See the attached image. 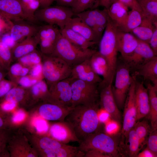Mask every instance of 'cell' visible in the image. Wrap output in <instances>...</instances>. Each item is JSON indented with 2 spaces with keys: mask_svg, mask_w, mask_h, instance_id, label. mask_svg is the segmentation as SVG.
<instances>
[{
  "mask_svg": "<svg viewBox=\"0 0 157 157\" xmlns=\"http://www.w3.org/2000/svg\"><path fill=\"white\" fill-rule=\"evenodd\" d=\"M71 78L72 107L79 105L92 106L99 103V84Z\"/></svg>",
  "mask_w": 157,
  "mask_h": 157,
  "instance_id": "obj_6",
  "label": "cell"
},
{
  "mask_svg": "<svg viewBox=\"0 0 157 157\" xmlns=\"http://www.w3.org/2000/svg\"><path fill=\"white\" fill-rule=\"evenodd\" d=\"M7 74L6 72L0 69V81L5 78Z\"/></svg>",
  "mask_w": 157,
  "mask_h": 157,
  "instance_id": "obj_59",
  "label": "cell"
},
{
  "mask_svg": "<svg viewBox=\"0 0 157 157\" xmlns=\"http://www.w3.org/2000/svg\"><path fill=\"white\" fill-rule=\"evenodd\" d=\"M143 16L139 3H136L129 11L128 15L124 22L117 27L119 30L130 33L141 23Z\"/></svg>",
  "mask_w": 157,
  "mask_h": 157,
  "instance_id": "obj_25",
  "label": "cell"
},
{
  "mask_svg": "<svg viewBox=\"0 0 157 157\" xmlns=\"http://www.w3.org/2000/svg\"></svg>",
  "mask_w": 157,
  "mask_h": 157,
  "instance_id": "obj_64",
  "label": "cell"
},
{
  "mask_svg": "<svg viewBox=\"0 0 157 157\" xmlns=\"http://www.w3.org/2000/svg\"><path fill=\"white\" fill-rule=\"evenodd\" d=\"M114 135L96 132L81 141L78 147L84 152L94 150L101 152L108 157L122 156L119 141Z\"/></svg>",
  "mask_w": 157,
  "mask_h": 157,
  "instance_id": "obj_2",
  "label": "cell"
},
{
  "mask_svg": "<svg viewBox=\"0 0 157 157\" xmlns=\"http://www.w3.org/2000/svg\"><path fill=\"white\" fill-rule=\"evenodd\" d=\"M28 74L31 77L39 81L44 79L42 63L35 65L31 67Z\"/></svg>",
  "mask_w": 157,
  "mask_h": 157,
  "instance_id": "obj_46",
  "label": "cell"
},
{
  "mask_svg": "<svg viewBox=\"0 0 157 157\" xmlns=\"http://www.w3.org/2000/svg\"><path fill=\"white\" fill-rule=\"evenodd\" d=\"M90 65L94 72L99 76L102 77L101 85H106L113 82L110 69L106 59L98 51H96L89 58Z\"/></svg>",
  "mask_w": 157,
  "mask_h": 157,
  "instance_id": "obj_20",
  "label": "cell"
},
{
  "mask_svg": "<svg viewBox=\"0 0 157 157\" xmlns=\"http://www.w3.org/2000/svg\"><path fill=\"white\" fill-rule=\"evenodd\" d=\"M99 106V103L92 106H76L65 118L64 121L70 126L80 142L96 132L100 123L98 118Z\"/></svg>",
  "mask_w": 157,
  "mask_h": 157,
  "instance_id": "obj_1",
  "label": "cell"
},
{
  "mask_svg": "<svg viewBox=\"0 0 157 157\" xmlns=\"http://www.w3.org/2000/svg\"><path fill=\"white\" fill-rule=\"evenodd\" d=\"M70 77L93 84H99L102 81L92 69L89 59L72 67Z\"/></svg>",
  "mask_w": 157,
  "mask_h": 157,
  "instance_id": "obj_19",
  "label": "cell"
},
{
  "mask_svg": "<svg viewBox=\"0 0 157 157\" xmlns=\"http://www.w3.org/2000/svg\"><path fill=\"white\" fill-rule=\"evenodd\" d=\"M147 147L157 155V130L151 129L147 138Z\"/></svg>",
  "mask_w": 157,
  "mask_h": 157,
  "instance_id": "obj_42",
  "label": "cell"
},
{
  "mask_svg": "<svg viewBox=\"0 0 157 157\" xmlns=\"http://www.w3.org/2000/svg\"><path fill=\"white\" fill-rule=\"evenodd\" d=\"M133 128L138 138L142 148L146 144L147 136L151 129L148 122L145 120L136 122Z\"/></svg>",
  "mask_w": 157,
  "mask_h": 157,
  "instance_id": "obj_36",
  "label": "cell"
},
{
  "mask_svg": "<svg viewBox=\"0 0 157 157\" xmlns=\"http://www.w3.org/2000/svg\"><path fill=\"white\" fill-rule=\"evenodd\" d=\"M135 102L137 111V121L147 116L149 111V95L147 88L142 82L136 80L135 90Z\"/></svg>",
  "mask_w": 157,
  "mask_h": 157,
  "instance_id": "obj_21",
  "label": "cell"
},
{
  "mask_svg": "<svg viewBox=\"0 0 157 157\" xmlns=\"http://www.w3.org/2000/svg\"><path fill=\"white\" fill-rule=\"evenodd\" d=\"M148 94L149 111V115L151 129H157V86L149 83L147 88Z\"/></svg>",
  "mask_w": 157,
  "mask_h": 157,
  "instance_id": "obj_32",
  "label": "cell"
},
{
  "mask_svg": "<svg viewBox=\"0 0 157 157\" xmlns=\"http://www.w3.org/2000/svg\"><path fill=\"white\" fill-rule=\"evenodd\" d=\"M28 157H34V156L33 154H29L28 155Z\"/></svg>",
  "mask_w": 157,
  "mask_h": 157,
  "instance_id": "obj_62",
  "label": "cell"
},
{
  "mask_svg": "<svg viewBox=\"0 0 157 157\" xmlns=\"http://www.w3.org/2000/svg\"><path fill=\"white\" fill-rule=\"evenodd\" d=\"M39 27L25 20L13 21L8 32L13 41L17 43L27 37L34 36Z\"/></svg>",
  "mask_w": 157,
  "mask_h": 157,
  "instance_id": "obj_17",
  "label": "cell"
},
{
  "mask_svg": "<svg viewBox=\"0 0 157 157\" xmlns=\"http://www.w3.org/2000/svg\"><path fill=\"white\" fill-rule=\"evenodd\" d=\"M128 8L117 1L106 9L109 18L117 27L121 25L126 19L128 13Z\"/></svg>",
  "mask_w": 157,
  "mask_h": 157,
  "instance_id": "obj_29",
  "label": "cell"
},
{
  "mask_svg": "<svg viewBox=\"0 0 157 157\" xmlns=\"http://www.w3.org/2000/svg\"><path fill=\"white\" fill-rule=\"evenodd\" d=\"M25 114L22 110L18 111L13 116L12 120L14 122H18L22 121L24 118Z\"/></svg>",
  "mask_w": 157,
  "mask_h": 157,
  "instance_id": "obj_54",
  "label": "cell"
},
{
  "mask_svg": "<svg viewBox=\"0 0 157 157\" xmlns=\"http://www.w3.org/2000/svg\"><path fill=\"white\" fill-rule=\"evenodd\" d=\"M42 73L48 87L70 77L72 68L61 59L42 54Z\"/></svg>",
  "mask_w": 157,
  "mask_h": 157,
  "instance_id": "obj_5",
  "label": "cell"
},
{
  "mask_svg": "<svg viewBox=\"0 0 157 157\" xmlns=\"http://www.w3.org/2000/svg\"><path fill=\"white\" fill-rule=\"evenodd\" d=\"M105 130L106 133L110 135H116L119 129V122L114 119H110L105 123Z\"/></svg>",
  "mask_w": 157,
  "mask_h": 157,
  "instance_id": "obj_44",
  "label": "cell"
},
{
  "mask_svg": "<svg viewBox=\"0 0 157 157\" xmlns=\"http://www.w3.org/2000/svg\"><path fill=\"white\" fill-rule=\"evenodd\" d=\"M78 0H55L58 5L66 7H73Z\"/></svg>",
  "mask_w": 157,
  "mask_h": 157,
  "instance_id": "obj_51",
  "label": "cell"
},
{
  "mask_svg": "<svg viewBox=\"0 0 157 157\" xmlns=\"http://www.w3.org/2000/svg\"><path fill=\"white\" fill-rule=\"evenodd\" d=\"M74 15L72 8L59 5L38 9L35 13L39 21L56 25L60 29L65 27Z\"/></svg>",
  "mask_w": 157,
  "mask_h": 157,
  "instance_id": "obj_7",
  "label": "cell"
},
{
  "mask_svg": "<svg viewBox=\"0 0 157 157\" xmlns=\"http://www.w3.org/2000/svg\"><path fill=\"white\" fill-rule=\"evenodd\" d=\"M117 27L109 18L106 28L99 43V53L104 56L108 64L111 78L113 80L117 67L118 52L117 44Z\"/></svg>",
  "mask_w": 157,
  "mask_h": 157,
  "instance_id": "obj_4",
  "label": "cell"
},
{
  "mask_svg": "<svg viewBox=\"0 0 157 157\" xmlns=\"http://www.w3.org/2000/svg\"><path fill=\"white\" fill-rule=\"evenodd\" d=\"M96 51L90 48L83 49L74 45L60 33L50 55L61 59L72 68L89 59Z\"/></svg>",
  "mask_w": 157,
  "mask_h": 157,
  "instance_id": "obj_3",
  "label": "cell"
},
{
  "mask_svg": "<svg viewBox=\"0 0 157 157\" xmlns=\"http://www.w3.org/2000/svg\"><path fill=\"white\" fill-rule=\"evenodd\" d=\"M85 157H108L106 154L94 150H90L85 152Z\"/></svg>",
  "mask_w": 157,
  "mask_h": 157,
  "instance_id": "obj_52",
  "label": "cell"
},
{
  "mask_svg": "<svg viewBox=\"0 0 157 157\" xmlns=\"http://www.w3.org/2000/svg\"><path fill=\"white\" fill-rule=\"evenodd\" d=\"M141 8L143 17L157 24V0H137Z\"/></svg>",
  "mask_w": 157,
  "mask_h": 157,
  "instance_id": "obj_33",
  "label": "cell"
},
{
  "mask_svg": "<svg viewBox=\"0 0 157 157\" xmlns=\"http://www.w3.org/2000/svg\"><path fill=\"white\" fill-rule=\"evenodd\" d=\"M30 68L24 66L19 62L11 65L8 71V74L10 80L16 83L20 77L28 74Z\"/></svg>",
  "mask_w": 157,
  "mask_h": 157,
  "instance_id": "obj_35",
  "label": "cell"
},
{
  "mask_svg": "<svg viewBox=\"0 0 157 157\" xmlns=\"http://www.w3.org/2000/svg\"><path fill=\"white\" fill-rule=\"evenodd\" d=\"M130 69L125 63L117 67L115 73L112 91L117 105L119 109L124 107L126 97L132 83L133 76L130 75Z\"/></svg>",
  "mask_w": 157,
  "mask_h": 157,
  "instance_id": "obj_8",
  "label": "cell"
},
{
  "mask_svg": "<svg viewBox=\"0 0 157 157\" xmlns=\"http://www.w3.org/2000/svg\"><path fill=\"white\" fill-rule=\"evenodd\" d=\"M0 14L13 21L25 20L32 23L24 12L21 0H0Z\"/></svg>",
  "mask_w": 157,
  "mask_h": 157,
  "instance_id": "obj_16",
  "label": "cell"
},
{
  "mask_svg": "<svg viewBox=\"0 0 157 157\" xmlns=\"http://www.w3.org/2000/svg\"><path fill=\"white\" fill-rule=\"evenodd\" d=\"M50 132L55 139L65 144L80 142L72 129L64 121L53 124L50 128Z\"/></svg>",
  "mask_w": 157,
  "mask_h": 157,
  "instance_id": "obj_23",
  "label": "cell"
},
{
  "mask_svg": "<svg viewBox=\"0 0 157 157\" xmlns=\"http://www.w3.org/2000/svg\"><path fill=\"white\" fill-rule=\"evenodd\" d=\"M1 138H0V153H1Z\"/></svg>",
  "mask_w": 157,
  "mask_h": 157,
  "instance_id": "obj_61",
  "label": "cell"
},
{
  "mask_svg": "<svg viewBox=\"0 0 157 157\" xmlns=\"http://www.w3.org/2000/svg\"><path fill=\"white\" fill-rule=\"evenodd\" d=\"M13 61L11 49L0 39V69L7 72Z\"/></svg>",
  "mask_w": 157,
  "mask_h": 157,
  "instance_id": "obj_34",
  "label": "cell"
},
{
  "mask_svg": "<svg viewBox=\"0 0 157 157\" xmlns=\"http://www.w3.org/2000/svg\"><path fill=\"white\" fill-rule=\"evenodd\" d=\"M110 114L101 108L99 110L98 118L100 123H105L110 119Z\"/></svg>",
  "mask_w": 157,
  "mask_h": 157,
  "instance_id": "obj_49",
  "label": "cell"
},
{
  "mask_svg": "<svg viewBox=\"0 0 157 157\" xmlns=\"http://www.w3.org/2000/svg\"><path fill=\"white\" fill-rule=\"evenodd\" d=\"M23 9L32 22L36 23L39 21L35 16V13L40 6L39 0H21Z\"/></svg>",
  "mask_w": 157,
  "mask_h": 157,
  "instance_id": "obj_37",
  "label": "cell"
},
{
  "mask_svg": "<svg viewBox=\"0 0 157 157\" xmlns=\"http://www.w3.org/2000/svg\"><path fill=\"white\" fill-rule=\"evenodd\" d=\"M75 15L81 18L91 28L94 33L96 42L99 43L109 18L106 9L89 10Z\"/></svg>",
  "mask_w": 157,
  "mask_h": 157,
  "instance_id": "obj_10",
  "label": "cell"
},
{
  "mask_svg": "<svg viewBox=\"0 0 157 157\" xmlns=\"http://www.w3.org/2000/svg\"><path fill=\"white\" fill-rule=\"evenodd\" d=\"M39 144L48 157H84L85 154L78 147L68 145L48 137L42 138Z\"/></svg>",
  "mask_w": 157,
  "mask_h": 157,
  "instance_id": "obj_9",
  "label": "cell"
},
{
  "mask_svg": "<svg viewBox=\"0 0 157 157\" xmlns=\"http://www.w3.org/2000/svg\"><path fill=\"white\" fill-rule=\"evenodd\" d=\"M125 6L131 9L138 2L137 0H118Z\"/></svg>",
  "mask_w": 157,
  "mask_h": 157,
  "instance_id": "obj_57",
  "label": "cell"
},
{
  "mask_svg": "<svg viewBox=\"0 0 157 157\" xmlns=\"http://www.w3.org/2000/svg\"><path fill=\"white\" fill-rule=\"evenodd\" d=\"M117 47L124 61L133 53L137 47L138 40L132 34L118 29L116 34Z\"/></svg>",
  "mask_w": 157,
  "mask_h": 157,
  "instance_id": "obj_18",
  "label": "cell"
},
{
  "mask_svg": "<svg viewBox=\"0 0 157 157\" xmlns=\"http://www.w3.org/2000/svg\"><path fill=\"white\" fill-rule=\"evenodd\" d=\"M135 74L142 76L144 80H149L153 85L157 86V57L147 62L141 66Z\"/></svg>",
  "mask_w": 157,
  "mask_h": 157,
  "instance_id": "obj_31",
  "label": "cell"
},
{
  "mask_svg": "<svg viewBox=\"0 0 157 157\" xmlns=\"http://www.w3.org/2000/svg\"><path fill=\"white\" fill-rule=\"evenodd\" d=\"M60 34L59 29L53 25L48 24L39 26L35 36L42 54L48 55L52 54Z\"/></svg>",
  "mask_w": 157,
  "mask_h": 157,
  "instance_id": "obj_12",
  "label": "cell"
},
{
  "mask_svg": "<svg viewBox=\"0 0 157 157\" xmlns=\"http://www.w3.org/2000/svg\"><path fill=\"white\" fill-rule=\"evenodd\" d=\"M59 31L61 35L69 41L83 49L90 48L97 43L87 40L80 34L67 27L59 29Z\"/></svg>",
  "mask_w": 157,
  "mask_h": 157,
  "instance_id": "obj_30",
  "label": "cell"
},
{
  "mask_svg": "<svg viewBox=\"0 0 157 157\" xmlns=\"http://www.w3.org/2000/svg\"><path fill=\"white\" fill-rule=\"evenodd\" d=\"M30 89L34 96H46L51 100V95L48 86L44 79L38 81Z\"/></svg>",
  "mask_w": 157,
  "mask_h": 157,
  "instance_id": "obj_40",
  "label": "cell"
},
{
  "mask_svg": "<svg viewBox=\"0 0 157 157\" xmlns=\"http://www.w3.org/2000/svg\"><path fill=\"white\" fill-rule=\"evenodd\" d=\"M38 42L34 36L27 37L17 43L11 49L13 60H17L36 49Z\"/></svg>",
  "mask_w": 157,
  "mask_h": 157,
  "instance_id": "obj_26",
  "label": "cell"
},
{
  "mask_svg": "<svg viewBox=\"0 0 157 157\" xmlns=\"http://www.w3.org/2000/svg\"><path fill=\"white\" fill-rule=\"evenodd\" d=\"M71 80L70 77L55 83L49 87L52 103L63 106L72 107Z\"/></svg>",
  "mask_w": 157,
  "mask_h": 157,
  "instance_id": "obj_13",
  "label": "cell"
},
{
  "mask_svg": "<svg viewBox=\"0 0 157 157\" xmlns=\"http://www.w3.org/2000/svg\"><path fill=\"white\" fill-rule=\"evenodd\" d=\"M26 88L17 85L12 88L5 95V100L17 103L23 99Z\"/></svg>",
  "mask_w": 157,
  "mask_h": 157,
  "instance_id": "obj_41",
  "label": "cell"
},
{
  "mask_svg": "<svg viewBox=\"0 0 157 157\" xmlns=\"http://www.w3.org/2000/svg\"><path fill=\"white\" fill-rule=\"evenodd\" d=\"M16 103L6 100L0 104L1 109L4 111H8L14 108L17 105Z\"/></svg>",
  "mask_w": 157,
  "mask_h": 157,
  "instance_id": "obj_50",
  "label": "cell"
},
{
  "mask_svg": "<svg viewBox=\"0 0 157 157\" xmlns=\"http://www.w3.org/2000/svg\"><path fill=\"white\" fill-rule=\"evenodd\" d=\"M17 85L14 82L3 79L0 81V98L5 96L13 87Z\"/></svg>",
  "mask_w": 157,
  "mask_h": 157,
  "instance_id": "obj_45",
  "label": "cell"
},
{
  "mask_svg": "<svg viewBox=\"0 0 157 157\" xmlns=\"http://www.w3.org/2000/svg\"><path fill=\"white\" fill-rule=\"evenodd\" d=\"M38 81L28 74L19 78L16 81V83L24 88L29 89Z\"/></svg>",
  "mask_w": 157,
  "mask_h": 157,
  "instance_id": "obj_43",
  "label": "cell"
},
{
  "mask_svg": "<svg viewBox=\"0 0 157 157\" xmlns=\"http://www.w3.org/2000/svg\"><path fill=\"white\" fill-rule=\"evenodd\" d=\"M120 147L123 156L137 157L142 148L133 128L128 132Z\"/></svg>",
  "mask_w": 157,
  "mask_h": 157,
  "instance_id": "obj_24",
  "label": "cell"
},
{
  "mask_svg": "<svg viewBox=\"0 0 157 157\" xmlns=\"http://www.w3.org/2000/svg\"><path fill=\"white\" fill-rule=\"evenodd\" d=\"M34 125L37 131L40 133H45L48 129V126L47 122L42 119H38L34 121Z\"/></svg>",
  "mask_w": 157,
  "mask_h": 157,
  "instance_id": "obj_47",
  "label": "cell"
},
{
  "mask_svg": "<svg viewBox=\"0 0 157 157\" xmlns=\"http://www.w3.org/2000/svg\"><path fill=\"white\" fill-rule=\"evenodd\" d=\"M3 124V121L2 119V118L0 116V128H1Z\"/></svg>",
  "mask_w": 157,
  "mask_h": 157,
  "instance_id": "obj_60",
  "label": "cell"
},
{
  "mask_svg": "<svg viewBox=\"0 0 157 157\" xmlns=\"http://www.w3.org/2000/svg\"><path fill=\"white\" fill-rule=\"evenodd\" d=\"M112 83L106 85H99V88L100 89L99 105L101 108L108 112L113 119L119 122L121 119V114L112 92Z\"/></svg>",
  "mask_w": 157,
  "mask_h": 157,
  "instance_id": "obj_15",
  "label": "cell"
},
{
  "mask_svg": "<svg viewBox=\"0 0 157 157\" xmlns=\"http://www.w3.org/2000/svg\"><path fill=\"white\" fill-rule=\"evenodd\" d=\"M42 53L36 49L18 59L17 62L23 65L30 68L37 64L41 63Z\"/></svg>",
  "mask_w": 157,
  "mask_h": 157,
  "instance_id": "obj_38",
  "label": "cell"
},
{
  "mask_svg": "<svg viewBox=\"0 0 157 157\" xmlns=\"http://www.w3.org/2000/svg\"></svg>",
  "mask_w": 157,
  "mask_h": 157,
  "instance_id": "obj_63",
  "label": "cell"
},
{
  "mask_svg": "<svg viewBox=\"0 0 157 157\" xmlns=\"http://www.w3.org/2000/svg\"><path fill=\"white\" fill-rule=\"evenodd\" d=\"M136 76L135 74L133 76L132 81L124 106L123 124L121 133L120 144L123 143L128 132L133 127L137 121V111L135 96Z\"/></svg>",
  "mask_w": 157,
  "mask_h": 157,
  "instance_id": "obj_11",
  "label": "cell"
},
{
  "mask_svg": "<svg viewBox=\"0 0 157 157\" xmlns=\"http://www.w3.org/2000/svg\"><path fill=\"white\" fill-rule=\"evenodd\" d=\"M73 107L63 106L51 103L42 105L39 109L40 115L50 121H64Z\"/></svg>",
  "mask_w": 157,
  "mask_h": 157,
  "instance_id": "obj_22",
  "label": "cell"
},
{
  "mask_svg": "<svg viewBox=\"0 0 157 157\" xmlns=\"http://www.w3.org/2000/svg\"><path fill=\"white\" fill-rule=\"evenodd\" d=\"M155 55H157V27L155 29L148 42Z\"/></svg>",
  "mask_w": 157,
  "mask_h": 157,
  "instance_id": "obj_48",
  "label": "cell"
},
{
  "mask_svg": "<svg viewBox=\"0 0 157 157\" xmlns=\"http://www.w3.org/2000/svg\"><path fill=\"white\" fill-rule=\"evenodd\" d=\"M0 40L9 47L11 49L17 43L11 38L9 33H8L3 37Z\"/></svg>",
  "mask_w": 157,
  "mask_h": 157,
  "instance_id": "obj_53",
  "label": "cell"
},
{
  "mask_svg": "<svg viewBox=\"0 0 157 157\" xmlns=\"http://www.w3.org/2000/svg\"><path fill=\"white\" fill-rule=\"evenodd\" d=\"M157 155H155L147 147L143 151L139 152L137 157H156Z\"/></svg>",
  "mask_w": 157,
  "mask_h": 157,
  "instance_id": "obj_55",
  "label": "cell"
},
{
  "mask_svg": "<svg viewBox=\"0 0 157 157\" xmlns=\"http://www.w3.org/2000/svg\"><path fill=\"white\" fill-rule=\"evenodd\" d=\"M138 40L137 47L132 54L124 61L130 69L137 70L157 56L148 43Z\"/></svg>",
  "mask_w": 157,
  "mask_h": 157,
  "instance_id": "obj_14",
  "label": "cell"
},
{
  "mask_svg": "<svg viewBox=\"0 0 157 157\" xmlns=\"http://www.w3.org/2000/svg\"><path fill=\"white\" fill-rule=\"evenodd\" d=\"M65 27L71 29L87 40L97 43L93 31L80 17H72L68 21Z\"/></svg>",
  "mask_w": 157,
  "mask_h": 157,
  "instance_id": "obj_27",
  "label": "cell"
},
{
  "mask_svg": "<svg viewBox=\"0 0 157 157\" xmlns=\"http://www.w3.org/2000/svg\"><path fill=\"white\" fill-rule=\"evenodd\" d=\"M99 6V0H78L71 8L74 14L76 15L86 10L96 9Z\"/></svg>",
  "mask_w": 157,
  "mask_h": 157,
  "instance_id": "obj_39",
  "label": "cell"
},
{
  "mask_svg": "<svg viewBox=\"0 0 157 157\" xmlns=\"http://www.w3.org/2000/svg\"><path fill=\"white\" fill-rule=\"evenodd\" d=\"M157 27V24L143 17L140 24L130 33L138 39L148 43L155 29Z\"/></svg>",
  "mask_w": 157,
  "mask_h": 157,
  "instance_id": "obj_28",
  "label": "cell"
},
{
  "mask_svg": "<svg viewBox=\"0 0 157 157\" xmlns=\"http://www.w3.org/2000/svg\"><path fill=\"white\" fill-rule=\"evenodd\" d=\"M118 0H99V6L107 9L114 3Z\"/></svg>",
  "mask_w": 157,
  "mask_h": 157,
  "instance_id": "obj_56",
  "label": "cell"
},
{
  "mask_svg": "<svg viewBox=\"0 0 157 157\" xmlns=\"http://www.w3.org/2000/svg\"><path fill=\"white\" fill-rule=\"evenodd\" d=\"M41 8H46L50 6L55 0H39Z\"/></svg>",
  "mask_w": 157,
  "mask_h": 157,
  "instance_id": "obj_58",
  "label": "cell"
}]
</instances>
